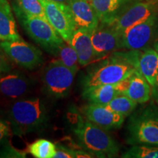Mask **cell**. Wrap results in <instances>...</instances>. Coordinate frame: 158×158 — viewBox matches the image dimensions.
Segmentation results:
<instances>
[{"instance_id": "11", "label": "cell", "mask_w": 158, "mask_h": 158, "mask_svg": "<svg viewBox=\"0 0 158 158\" xmlns=\"http://www.w3.org/2000/svg\"><path fill=\"white\" fill-rule=\"evenodd\" d=\"M119 56L131 64L136 70L144 76L151 86H153L158 74V51L154 48L144 50L115 51Z\"/></svg>"}, {"instance_id": "26", "label": "cell", "mask_w": 158, "mask_h": 158, "mask_svg": "<svg viewBox=\"0 0 158 158\" xmlns=\"http://www.w3.org/2000/svg\"><path fill=\"white\" fill-rule=\"evenodd\" d=\"M79 150V149H78ZM77 150L72 149L62 143L56 144V153H55V158H73L76 157Z\"/></svg>"}, {"instance_id": "8", "label": "cell", "mask_w": 158, "mask_h": 158, "mask_svg": "<svg viewBox=\"0 0 158 158\" xmlns=\"http://www.w3.org/2000/svg\"><path fill=\"white\" fill-rule=\"evenodd\" d=\"M158 15V0H134L108 23L121 34L130 27Z\"/></svg>"}, {"instance_id": "5", "label": "cell", "mask_w": 158, "mask_h": 158, "mask_svg": "<svg viewBox=\"0 0 158 158\" xmlns=\"http://www.w3.org/2000/svg\"><path fill=\"white\" fill-rule=\"evenodd\" d=\"M127 132L130 144L158 147V108H147L132 116Z\"/></svg>"}, {"instance_id": "1", "label": "cell", "mask_w": 158, "mask_h": 158, "mask_svg": "<svg viewBox=\"0 0 158 158\" xmlns=\"http://www.w3.org/2000/svg\"><path fill=\"white\" fill-rule=\"evenodd\" d=\"M7 115L13 133L23 136L44 129L48 122V113L40 98L17 100L8 108Z\"/></svg>"}, {"instance_id": "9", "label": "cell", "mask_w": 158, "mask_h": 158, "mask_svg": "<svg viewBox=\"0 0 158 158\" xmlns=\"http://www.w3.org/2000/svg\"><path fill=\"white\" fill-rule=\"evenodd\" d=\"M0 46L11 61L26 70H35L44 61L40 50L21 38L0 41Z\"/></svg>"}, {"instance_id": "25", "label": "cell", "mask_w": 158, "mask_h": 158, "mask_svg": "<svg viewBox=\"0 0 158 158\" xmlns=\"http://www.w3.org/2000/svg\"><path fill=\"white\" fill-rule=\"evenodd\" d=\"M122 157L127 158H158V147L151 145H133L124 152Z\"/></svg>"}, {"instance_id": "16", "label": "cell", "mask_w": 158, "mask_h": 158, "mask_svg": "<svg viewBox=\"0 0 158 158\" xmlns=\"http://www.w3.org/2000/svg\"><path fill=\"white\" fill-rule=\"evenodd\" d=\"M68 6L77 29L85 28L92 31L100 23L89 0H70Z\"/></svg>"}, {"instance_id": "23", "label": "cell", "mask_w": 158, "mask_h": 158, "mask_svg": "<svg viewBox=\"0 0 158 158\" xmlns=\"http://www.w3.org/2000/svg\"><path fill=\"white\" fill-rule=\"evenodd\" d=\"M138 103L123 94L115 97L109 103L106 105L110 110L127 117L137 107Z\"/></svg>"}, {"instance_id": "21", "label": "cell", "mask_w": 158, "mask_h": 158, "mask_svg": "<svg viewBox=\"0 0 158 158\" xmlns=\"http://www.w3.org/2000/svg\"><path fill=\"white\" fill-rule=\"evenodd\" d=\"M13 6L14 12L46 19L40 0H14Z\"/></svg>"}, {"instance_id": "13", "label": "cell", "mask_w": 158, "mask_h": 158, "mask_svg": "<svg viewBox=\"0 0 158 158\" xmlns=\"http://www.w3.org/2000/svg\"><path fill=\"white\" fill-rule=\"evenodd\" d=\"M82 112L86 119L108 131L121 127L125 118L106 105L89 103L82 108Z\"/></svg>"}, {"instance_id": "27", "label": "cell", "mask_w": 158, "mask_h": 158, "mask_svg": "<svg viewBox=\"0 0 158 158\" xmlns=\"http://www.w3.org/2000/svg\"><path fill=\"white\" fill-rule=\"evenodd\" d=\"M12 131L9 122L0 120V148L10 142Z\"/></svg>"}, {"instance_id": "14", "label": "cell", "mask_w": 158, "mask_h": 158, "mask_svg": "<svg viewBox=\"0 0 158 158\" xmlns=\"http://www.w3.org/2000/svg\"><path fill=\"white\" fill-rule=\"evenodd\" d=\"M31 84L29 78L22 73L10 71L0 77V95L16 100L29 92Z\"/></svg>"}, {"instance_id": "4", "label": "cell", "mask_w": 158, "mask_h": 158, "mask_svg": "<svg viewBox=\"0 0 158 158\" xmlns=\"http://www.w3.org/2000/svg\"><path fill=\"white\" fill-rule=\"evenodd\" d=\"M15 13L27 34L46 52L54 56L64 41L48 20L19 12Z\"/></svg>"}, {"instance_id": "10", "label": "cell", "mask_w": 158, "mask_h": 158, "mask_svg": "<svg viewBox=\"0 0 158 158\" xmlns=\"http://www.w3.org/2000/svg\"><path fill=\"white\" fill-rule=\"evenodd\" d=\"M40 2L44 8L45 17L50 24L64 42L70 43L77 27L69 6L51 0H40Z\"/></svg>"}, {"instance_id": "7", "label": "cell", "mask_w": 158, "mask_h": 158, "mask_svg": "<svg viewBox=\"0 0 158 158\" xmlns=\"http://www.w3.org/2000/svg\"><path fill=\"white\" fill-rule=\"evenodd\" d=\"M158 41V15L126 29L122 34V49L144 50Z\"/></svg>"}, {"instance_id": "19", "label": "cell", "mask_w": 158, "mask_h": 158, "mask_svg": "<svg viewBox=\"0 0 158 158\" xmlns=\"http://www.w3.org/2000/svg\"><path fill=\"white\" fill-rule=\"evenodd\" d=\"M21 39L10 5L7 0H0V41Z\"/></svg>"}, {"instance_id": "12", "label": "cell", "mask_w": 158, "mask_h": 158, "mask_svg": "<svg viewBox=\"0 0 158 158\" xmlns=\"http://www.w3.org/2000/svg\"><path fill=\"white\" fill-rule=\"evenodd\" d=\"M91 40L98 59L122 49V34L108 23L100 22L92 31Z\"/></svg>"}, {"instance_id": "15", "label": "cell", "mask_w": 158, "mask_h": 158, "mask_svg": "<svg viewBox=\"0 0 158 158\" xmlns=\"http://www.w3.org/2000/svg\"><path fill=\"white\" fill-rule=\"evenodd\" d=\"M92 31L85 28H78L74 31L69 43L76 51L81 66H86L98 59L91 40Z\"/></svg>"}, {"instance_id": "17", "label": "cell", "mask_w": 158, "mask_h": 158, "mask_svg": "<svg viewBox=\"0 0 158 158\" xmlns=\"http://www.w3.org/2000/svg\"><path fill=\"white\" fill-rule=\"evenodd\" d=\"M127 84V78L115 84H106L84 89L83 96L89 103L107 105L123 92Z\"/></svg>"}, {"instance_id": "6", "label": "cell", "mask_w": 158, "mask_h": 158, "mask_svg": "<svg viewBox=\"0 0 158 158\" xmlns=\"http://www.w3.org/2000/svg\"><path fill=\"white\" fill-rule=\"evenodd\" d=\"M76 73L57 59L53 60L45 67L42 73L45 92L56 99L67 97L70 92Z\"/></svg>"}, {"instance_id": "28", "label": "cell", "mask_w": 158, "mask_h": 158, "mask_svg": "<svg viewBox=\"0 0 158 158\" xmlns=\"http://www.w3.org/2000/svg\"><path fill=\"white\" fill-rule=\"evenodd\" d=\"M9 59L8 56L0 46V77L12 70V64Z\"/></svg>"}, {"instance_id": "24", "label": "cell", "mask_w": 158, "mask_h": 158, "mask_svg": "<svg viewBox=\"0 0 158 158\" xmlns=\"http://www.w3.org/2000/svg\"><path fill=\"white\" fill-rule=\"evenodd\" d=\"M29 152L36 158H53L56 153V144L45 139H38L28 147Z\"/></svg>"}, {"instance_id": "29", "label": "cell", "mask_w": 158, "mask_h": 158, "mask_svg": "<svg viewBox=\"0 0 158 158\" xmlns=\"http://www.w3.org/2000/svg\"><path fill=\"white\" fill-rule=\"evenodd\" d=\"M152 97L153 100L158 104V74L156 77L153 86H152Z\"/></svg>"}, {"instance_id": "20", "label": "cell", "mask_w": 158, "mask_h": 158, "mask_svg": "<svg viewBox=\"0 0 158 158\" xmlns=\"http://www.w3.org/2000/svg\"><path fill=\"white\" fill-rule=\"evenodd\" d=\"M100 23H108L134 0H89Z\"/></svg>"}, {"instance_id": "22", "label": "cell", "mask_w": 158, "mask_h": 158, "mask_svg": "<svg viewBox=\"0 0 158 158\" xmlns=\"http://www.w3.org/2000/svg\"><path fill=\"white\" fill-rule=\"evenodd\" d=\"M54 56L68 68L78 72L80 64L76 51L69 43L64 42L57 51Z\"/></svg>"}, {"instance_id": "18", "label": "cell", "mask_w": 158, "mask_h": 158, "mask_svg": "<svg viewBox=\"0 0 158 158\" xmlns=\"http://www.w3.org/2000/svg\"><path fill=\"white\" fill-rule=\"evenodd\" d=\"M122 94L138 104L147 102L152 97V86L141 73L135 70L127 78V84Z\"/></svg>"}, {"instance_id": "31", "label": "cell", "mask_w": 158, "mask_h": 158, "mask_svg": "<svg viewBox=\"0 0 158 158\" xmlns=\"http://www.w3.org/2000/svg\"><path fill=\"white\" fill-rule=\"evenodd\" d=\"M153 48H155L156 51H158V41H157V43H155V45H153Z\"/></svg>"}, {"instance_id": "2", "label": "cell", "mask_w": 158, "mask_h": 158, "mask_svg": "<svg viewBox=\"0 0 158 158\" xmlns=\"http://www.w3.org/2000/svg\"><path fill=\"white\" fill-rule=\"evenodd\" d=\"M73 132L83 149L93 157H114L118 155L119 147L108 130L81 118Z\"/></svg>"}, {"instance_id": "3", "label": "cell", "mask_w": 158, "mask_h": 158, "mask_svg": "<svg viewBox=\"0 0 158 158\" xmlns=\"http://www.w3.org/2000/svg\"><path fill=\"white\" fill-rule=\"evenodd\" d=\"M135 70L133 65L114 52L111 56L86 75L84 79V89L100 85L117 84Z\"/></svg>"}, {"instance_id": "30", "label": "cell", "mask_w": 158, "mask_h": 158, "mask_svg": "<svg viewBox=\"0 0 158 158\" xmlns=\"http://www.w3.org/2000/svg\"><path fill=\"white\" fill-rule=\"evenodd\" d=\"M51 1L55 2L65 4V5H68V4H69V2H70V0H51Z\"/></svg>"}]
</instances>
